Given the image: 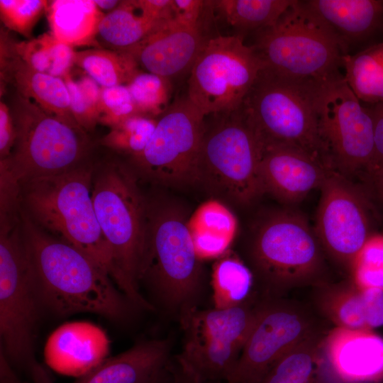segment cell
<instances>
[{
    "instance_id": "cell-1",
    "label": "cell",
    "mask_w": 383,
    "mask_h": 383,
    "mask_svg": "<svg viewBox=\"0 0 383 383\" xmlns=\"http://www.w3.org/2000/svg\"><path fill=\"white\" fill-rule=\"evenodd\" d=\"M21 232L43 308L59 316L91 313L126 322L138 309L85 253L44 231L24 213Z\"/></svg>"
},
{
    "instance_id": "cell-2",
    "label": "cell",
    "mask_w": 383,
    "mask_h": 383,
    "mask_svg": "<svg viewBox=\"0 0 383 383\" xmlns=\"http://www.w3.org/2000/svg\"><path fill=\"white\" fill-rule=\"evenodd\" d=\"M129 165L108 160L96 167L91 197L96 218L110 249L113 281L138 309L155 310L140 292L145 251L147 201Z\"/></svg>"
},
{
    "instance_id": "cell-3",
    "label": "cell",
    "mask_w": 383,
    "mask_h": 383,
    "mask_svg": "<svg viewBox=\"0 0 383 383\" xmlns=\"http://www.w3.org/2000/svg\"><path fill=\"white\" fill-rule=\"evenodd\" d=\"M184 210L168 200L147 201L145 251L139 276L165 313L179 318L199 307L204 289L201 260Z\"/></svg>"
},
{
    "instance_id": "cell-4",
    "label": "cell",
    "mask_w": 383,
    "mask_h": 383,
    "mask_svg": "<svg viewBox=\"0 0 383 383\" xmlns=\"http://www.w3.org/2000/svg\"><path fill=\"white\" fill-rule=\"evenodd\" d=\"M246 257L260 298H281L293 289L324 283V252L313 227L298 211L278 209L263 216Z\"/></svg>"
},
{
    "instance_id": "cell-5",
    "label": "cell",
    "mask_w": 383,
    "mask_h": 383,
    "mask_svg": "<svg viewBox=\"0 0 383 383\" xmlns=\"http://www.w3.org/2000/svg\"><path fill=\"white\" fill-rule=\"evenodd\" d=\"M93 172L87 160L65 172L33 179L21 185L20 200L38 227L85 253L112 279L110 249L91 197Z\"/></svg>"
},
{
    "instance_id": "cell-6",
    "label": "cell",
    "mask_w": 383,
    "mask_h": 383,
    "mask_svg": "<svg viewBox=\"0 0 383 383\" xmlns=\"http://www.w3.org/2000/svg\"><path fill=\"white\" fill-rule=\"evenodd\" d=\"M16 129L10 157L0 161V179L21 185L70 170L87 161L91 144L77 122L50 113L15 91L7 102Z\"/></svg>"
},
{
    "instance_id": "cell-7",
    "label": "cell",
    "mask_w": 383,
    "mask_h": 383,
    "mask_svg": "<svg viewBox=\"0 0 383 383\" xmlns=\"http://www.w3.org/2000/svg\"><path fill=\"white\" fill-rule=\"evenodd\" d=\"M207 117L195 163L194 184L201 185L213 199L249 206L263 195L259 174L262 144L240 109Z\"/></svg>"
},
{
    "instance_id": "cell-8",
    "label": "cell",
    "mask_w": 383,
    "mask_h": 383,
    "mask_svg": "<svg viewBox=\"0 0 383 383\" xmlns=\"http://www.w3.org/2000/svg\"><path fill=\"white\" fill-rule=\"evenodd\" d=\"M322 85L282 74L264 65L239 109L262 147H296L328 166L318 128L317 104Z\"/></svg>"
},
{
    "instance_id": "cell-9",
    "label": "cell",
    "mask_w": 383,
    "mask_h": 383,
    "mask_svg": "<svg viewBox=\"0 0 383 383\" xmlns=\"http://www.w3.org/2000/svg\"><path fill=\"white\" fill-rule=\"evenodd\" d=\"M20 222L19 219L1 221V352L33 383H52L34 353L35 328L44 308L25 249Z\"/></svg>"
},
{
    "instance_id": "cell-10",
    "label": "cell",
    "mask_w": 383,
    "mask_h": 383,
    "mask_svg": "<svg viewBox=\"0 0 383 383\" xmlns=\"http://www.w3.org/2000/svg\"><path fill=\"white\" fill-rule=\"evenodd\" d=\"M250 46L265 67L292 78L323 84L343 77L340 45L304 1L293 0L274 24L256 31Z\"/></svg>"
},
{
    "instance_id": "cell-11",
    "label": "cell",
    "mask_w": 383,
    "mask_h": 383,
    "mask_svg": "<svg viewBox=\"0 0 383 383\" xmlns=\"http://www.w3.org/2000/svg\"><path fill=\"white\" fill-rule=\"evenodd\" d=\"M257 301L226 309L198 307L179 318L183 340L175 357L196 382H224L231 374L253 325Z\"/></svg>"
},
{
    "instance_id": "cell-12",
    "label": "cell",
    "mask_w": 383,
    "mask_h": 383,
    "mask_svg": "<svg viewBox=\"0 0 383 383\" xmlns=\"http://www.w3.org/2000/svg\"><path fill=\"white\" fill-rule=\"evenodd\" d=\"M263 67L242 36L209 38L190 70L187 96L205 116L234 111Z\"/></svg>"
},
{
    "instance_id": "cell-13",
    "label": "cell",
    "mask_w": 383,
    "mask_h": 383,
    "mask_svg": "<svg viewBox=\"0 0 383 383\" xmlns=\"http://www.w3.org/2000/svg\"><path fill=\"white\" fill-rule=\"evenodd\" d=\"M317 113L318 134L328 166L350 179L366 172L374 155L373 121L344 76L321 87Z\"/></svg>"
},
{
    "instance_id": "cell-14",
    "label": "cell",
    "mask_w": 383,
    "mask_h": 383,
    "mask_svg": "<svg viewBox=\"0 0 383 383\" xmlns=\"http://www.w3.org/2000/svg\"><path fill=\"white\" fill-rule=\"evenodd\" d=\"M205 118L187 96L172 102L157 118L145 149L130 157L129 165L138 177L166 187L194 184Z\"/></svg>"
},
{
    "instance_id": "cell-15",
    "label": "cell",
    "mask_w": 383,
    "mask_h": 383,
    "mask_svg": "<svg viewBox=\"0 0 383 383\" xmlns=\"http://www.w3.org/2000/svg\"><path fill=\"white\" fill-rule=\"evenodd\" d=\"M322 331L304 304L281 298H259L255 318L231 374L223 383H259L299 343Z\"/></svg>"
},
{
    "instance_id": "cell-16",
    "label": "cell",
    "mask_w": 383,
    "mask_h": 383,
    "mask_svg": "<svg viewBox=\"0 0 383 383\" xmlns=\"http://www.w3.org/2000/svg\"><path fill=\"white\" fill-rule=\"evenodd\" d=\"M319 189L315 233L324 253L351 272L370 240L368 201L351 179L333 170Z\"/></svg>"
},
{
    "instance_id": "cell-17",
    "label": "cell",
    "mask_w": 383,
    "mask_h": 383,
    "mask_svg": "<svg viewBox=\"0 0 383 383\" xmlns=\"http://www.w3.org/2000/svg\"><path fill=\"white\" fill-rule=\"evenodd\" d=\"M332 170L309 153L296 147L274 145L262 147L259 165L263 194L287 205L302 201L320 188Z\"/></svg>"
},
{
    "instance_id": "cell-18",
    "label": "cell",
    "mask_w": 383,
    "mask_h": 383,
    "mask_svg": "<svg viewBox=\"0 0 383 383\" xmlns=\"http://www.w3.org/2000/svg\"><path fill=\"white\" fill-rule=\"evenodd\" d=\"M209 38L201 26H186L170 20L157 26L127 52L145 72L170 79L191 70Z\"/></svg>"
},
{
    "instance_id": "cell-19",
    "label": "cell",
    "mask_w": 383,
    "mask_h": 383,
    "mask_svg": "<svg viewBox=\"0 0 383 383\" xmlns=\"http://www.w3.org/2000/svg\"><path fill=\"white\" fill-rule=\"evenodd\" d=\"M323 349L328 367L343 383H377L383 379V338L372 330L335 326Z\"/></svg>"
},
{
    "instance_id": "cell-20",
    "label": "cell",
    "mask_w": 383,
    "mask_h": 383,
    "mask_svg": "<svg viewBox=\"0 0 383 383\" xmlns=\"http://www.w3.org/2000/svg\"><path fill=\"white\" fill-rule=\"evenodd\" d=\"M109 350V339L101 328L87 321H72L50 335L44 358L56 372L79 378L105 360Z\"/></svg>"
},
{
    "instance_id": "cell-21",
    "label": "cell",
    "mask_w": 383,
    "mask_h": 383,
    "mask_svg": "<svg viewBox=\"0 0 383 383\" xmlns=\"http://www.w3.org/2000/svg\"><path fill=\"white\" fill-rule=\"evenodd\" d=\"M1 79L16 91L34 101L46 111L75 121L70 108V94L63 79L40 72L19 55L16 42L1 31ZM76 122V121H75Z\"/></svg>"
},
{
    "instance_id": "cell-22",
    "label": "cell",
    "mask_w": 383,
    "mask_h": 383,
    "mask_svg": "<svg viewBox=\"0 0 383 383\" xmlns=\"http://www.w3.org/2000/svg\"><path fill=\"white\" fill-rule=\"evenodd\" d=\"M317 287L316 306L335 326L365 330L383 326V289H362L352 279Z\"/></svg>"
},
{
    "instance_id": "cell-23",
    "label": "cell",
    "mask_w": 383,
    "mask_h": 383,
    "mask_svg": "<svg viewBox=\"0 0 383 383\" xmlns=\"http://www.w3.org/2000/svg\"><path fill=\"white\" fill-rule=\"evenodd\" d=\"M307 8L338 40L345 55L383 28V0H308Z\"/></svg>"
},
{
    "instance_id": "cell-24",
    "label": "cell",
    "mask_w": 383,
    "mask_h": 383,
    "mask_svg": "<svg viewBox=\"0 0 383 383\" xmlns=\"http://www.w3.org/2000/svg\"><path fill=\"white\" fill-rule=\"evenodd\" d=\"M171 349L168 338L138 342L106 358L74 383H144L165 369L172 359Z\"/></svg>"
},
{
    "instance_id": "cell-25",
    "label": "cell",
    "mask_w": 383,
    "mask_h": 383,
    "mask_svg": "<svg viewBox=\"0 0 383 383\" xmlns=\"http://www.w3.org/2000/svg\"><path fill=\"white\" fill-rule=\"evenodd\" d=\"M326 333L305 338L279 358L259 383H333L324 355Z\"/></svg>"
},
{
    "instance_id": "cell-26",
    "label": "cell",
    "mask_w": 383,
    "mask_h": 383,
    "mask_svg": "<svg viewBox=\"0 0 383 383\" xmlns=\"http://www.w3.org/2000/svg\"><path fill=\"white\" fill-rule=\"evenodd\" d=\"M199 258L219 257L228 251L238 230V221L224 202L211 199L201 204L187 220Z\"/></svg>"
},
{
    "instance_id": "cell-27",
    "label": "cell",
    "mask_w": 383,
    "mask_h": 383,
    "mask_svg": "<svg viewBox=\"0 0 383 383\" xmlns=\"http://www.w3.org/2000/svg\"><path fill=\"white\" fill-rule=\"evenodd\" d=\"M162 23L147 13L140 0L121 1L101 18L96 39L109 50L128 52Z\"/></svg>"
},
{
    "instance_id": "cell-28",
    "label": "cell",
    "mask_w": 383,
    "mask_h": 383,
    "mask_svg": "<svg viewBox=\"0 0 383 383\" xmlns=\"http://www.w3.org/2000/svg\"><path fill=\"white\" fill-rule=\"evenodd\" d=\"M103 16L94 1H53L48 13L50 33L71 47L88 45L96 39Z\"/></svg>"
},
{
    "instance_id": "cell-29",
    "label": "cell",
    "mask_w": 383,
    "mask_h": 383,
    "mask_svg": "<svg viewBox=\"0 0 383 383\" xmlns=\"http://www.w3.org/2000/svg\"><path fill=\"white\" fill-rule=\"evenodd\" d=\"M344 79L361 102H383V40L343 57Z\"/></svg>"
},
{
    "instance_id": "cell-30",
    "label": "cell",
    "mask_w": 383,
    "mask_h": 383,
    "mask_svg": "<svg viewBox=\"0 0 383 383\" xmlns=\"http://www.w3.org/2000/svg\"><path fill=\"white\" fill-rule=\"evenodd\" d=\"M254 283L250 267L228 250L218 258L212 268L214 308H231L249 301Z\"/></svg>"
},
{
    "instance_id": "cell-31",
    "label": "cell",
    "mask_w": 383,
    "mask_h": 383,
    "mask_svg": "<svg viewBox=\"0 0 383 383\" xmlns=\"http://www.w3.org/2000/svg\"><path fill=\"white\" fill-rule=\"evenodd\" d=\"M74 64L101 88L127 85L140 72L130 53L104 48L75 52Z\"/></svg>"
},
{
    "instance_id": "cell-32",
    "label": "cell",
    "mask_w": 383,
    "mask_h": 383,
    "mask_svg": "<svg viewBox=\"0 0 383 383\" xmlns=\"http://www.w3.org/2000/svg\"><path fill=\"white\" fill-rule=\"evenodd\" d=\"M231 26L243 31H258L274 24L293 0L209 1Z\"/></svg>"
},
{
    "instance_id": "cell-33",
    "label": "cell",
    "mask_w": 383,
    "mask_h": 383,
    "mask_svg": "<svg viewBox=\"0 0 383 383\" xmlns=\"http://www.w3.org/2000/svg\"><path fill=\"white\" fill-rule=\"evenodd\" d=\"M18 53L34 70L63 78L74 64L72 47L45 33L28 41L16 42Z\"/></svg>"
},
{
    "instance_id": "cell-34",
    "label": "cell",
    "mask_w": 383,
    "mask_h": 383,
    "mask_svg": "<svg viewBox=\"0 0 383 383\" xmlns=\"http://www.w3.org/2000/svg\"><path fill=\"white\" fill-rule=\"evenodd\" d=\"M157 118L135 114L111 127L101 140L102 145L131 157L140 154L149 143Z\"/></svg>"
},
{
    "instance_id": "cell-35",
    "label": "cell",
    "mask_w": 383,
    "mask_h": 383,
    "mask_svg": "<svg viewBox=\"0 0 383 383\" xmlns=\"http://www.w3.org/2000/svg\"><path fill=\"white\" fill-rule=\"evenodd\" d=\"M139 114L158 118L171 104L170 79L140 71L126 85Z\"/></svg>"
},
{
    "instance_id": "cell-36",
    "label": "cell",
    "mask_w": 383,
    "mask_h": 383,
    "mask_svg": "<svg viewBox=\"0 0 383 383\" xmlns=\"http://www.w3.org/2000/svg\"><path fill=\"white\" fill-rule=\"evenodd\" d=\"M62 79L75 121L86 132L91 131L99 123L101 87L87 74L76 76L71 70Z\"/></svg>"
},
{
    "instance_id": "cell-37",
    "label": "cell",
    "mask_w": 383,
    "mask_h": 383,
    "mask_svg": "<svg viewBox=\"0 0 383 383\" xmlns=\"http://www.w3.org/2000/svg\"><path fill=\"white\" fill-rule=\"evenodd\" d=\"M48 6V2L42 0H1V18L11 30L30 36Z\"/></svg>"
},
{
    "instance_id": "cell-38",
    "label": "cell",
    "mask_w": 383,
    "mask_h": 383,
    "mask_svg": "<svg viewBox=\"0 0 383 383\" xmlns=\"http://www.w3.org/2000/svg\"><path fill=\"white\" fill-rule=\"evenodd\" d=\"M139 114L126 85L101 88L99 123L112 127Z\"/></svg>"
},
{
    "instance_id": "cell-39",
    "label": "cell",
    "mask_w": 383,
    "mask_h": 383,
    "mask_svg": "<svg viewBox=\"0 0 383 383\" xmlns=\"http://www.w3.org/2000/svg\"><path fill=\"white\" fill-rule=\"evenodd\" d=\"M207 6V1L173 0V21L186 26L196 27L201 26V18Z\"/></svg>"
},
{
    "instance_id": "cell-40",
    "label": "cell",
    "mask_w": 383,
    "mask_h": 383,
    "mask_svg": "<svg viewBox=\"0 0 383 383\" xmlns=\"http://www.w3.org/2000/svg\"><path fill=\"white\" fill-rule=\"evenodd\" d=\"M374 126V155L370 169L366 172L383 170V102L367 106Z\"/></svg>"
},
{
    "instance_id": "cell-41",
    "label": "cell",
    "mask_w": 383,
    "mask_h": 383,
    "mask_svg": "<svg viewBox=\"0 0 383 383\" xmlns=\"http://www.w3.org/2000/svg\"><path fill=\"white\" fill-rule=\"evenodd\" d=\"M16 140V129L8 104L0 101V161L7 160Z\"/></svg>"
},
{
    "instance_id": "cell-42",
    "label": "cell",
    "mask_w": 383,
    "mask_h": 383,
    "mask_svg": "<svg viewBox=\"0 0 383 383\" xmlns=\"http://www.w3.org/2000/svg\"><path fill=\"white\" fill-rule=\"evenodd\" d=\"M353 269L383 272V240H369L357 256Z\"/></svg>"
},
{
    "instance_id": "cell-43",
    "label": "cell",
    "mask_w": 383,
    "mask_h": 383,
    "mask_svg": "<svg viewBox=\"0 0 383 383\" xmlns=\"http://www.w3.org/2000/svg\"><path fill=\"white\" fill-rule=\"evenodd\" d=\"M163 383H199L186 370H184L177 360L172 358L168 368L166 378Z\"/></svg>"
},
{
    "instance_id": "cell-44",
    "label": "cell",
    "mask_w": 383,
    "mask_h": 383,
    "mask_svg": "<svg viewBox=\"0 0 383 383\" xmlns=\"http://www.w3.org/2000/svg\"><path fill=\"white\" fill-rule=\"evenodd\" d=\"M372 194L383 206V170L364 173Z\"/></svg>"
},
{
    "instance_id": "cell-45",
    "label": "cell",
    "mask_w": 383,
    "mask_h": 383,
    "mask_svg": "<svg viewBox=\"0 0 383 383\" xmlns=\"http://www.w3.org/2000/svg\"><path fill=\"white\" fill-rule=\"evenodd\" d=\"M121 1L116 0H94V2L98 9L104 11H111L114 10L121 3Z\"/></svg>"
},
{
    "instance_id": "cell-46",
    "label": "cell",
    "mask_w": 383,
    "mask_h": 383,
    "mask_svg": "<svg viewBox=\"0 0 383 383\" xmlns=\"http://www.w3.org/2000/svg\"><path fill=\"white\" fill-rule=\"evenodd\" d=\"M170 362L164 370H162L160 373L144 383H163L168 372Z\"/></svg>"
},
{
    "instance_id": "cell-47",
    "label": "cell",
    "mask_w": 383,
    "mask_h": 383,
    "mask_svg": "<svg viewBox=\"0 0 383 383\" xmlns=\"http://www.w3.org/2000/svg\"><path fill=\"white\" fill-rule=\"evenodd\" d=\"M338 383H343V382H338Z\"/></svg>"
},
{
    "instance_id": "cell-48",
    "label": "cell",
    "mask_w": 383,
    "mask_h": 383,
    "mask_svg": "<svg viewBox=\"0 0 383 383\" xmlns=\"http://www.w3.org/2000/svg\"><path fill=\"white\" fill-rule=\"evenodd\" d=\"M377 383H379V382H377Z\"/></svg>"
}]
</instances>
